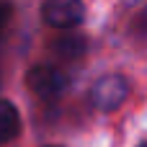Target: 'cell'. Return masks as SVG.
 <instances>
[{
	"instance_id": "8",
	"label": "cell",
	"mask_w": 147,
	"mask_h": 147,
	"mask_svg": "<svg viewBox=\"0 0 147 147\" xmlns=\"http://www.w3.org/2000/svg\"><path fill=\"white\" fill-rule=\"evenodd\" d=\"M140 147H147V142H142V145H140Z\"/></svg>"
},
{
	"instance_id": "5",
	"label": "cell",
	"mask_w": 147,
	"mask_h": 147,
	"mask_svg": "<svg viewBox=\"0 0 147 147\" xmlns=\"http://www.w3.org/2000/svg\"><path fill=\"white\" fill-rule=\"evenodd\" d=\"M52 49H54V54L57 57H62V59H80L83 54H85V36H80V34H65V36H59V39H54L52 41Z\"/></svg>"
},
{
	"instance_id": "1",
	"label": "cell",
	"mask_w": 147,
	"mask_h": 147,
	"mask_svg": "<svg viewBox=\"0 0 147 147\" xmlns=\"http://www.w3.org/2000/svg\"><path fill=\"white\" fill-rule=\"evenodd\" d=\"M67 75L54 65H34L26 72V88L39 98H57L67 90Z\"/></svg>"
},
{
	"instance_id": "7",
	"label": "cell",
	"mask_w": 147,
	"mask_h": 147,
	"mask_svg": "<svg viewBox=\"0 0 147 147\" xmlns=\"http://www.w3.org/2000/svg\"><path fill=\"white\" fill-rule=\"evenodd\" d=\"M10 16H13V8H10L8 3H0V34L8 28V21H10Z\"/></svg>"
},
{
	"instance_id": "2",
	"label": "cell",
	"mask_w": 147,
	"mask_h": 147,
	"mask_svg": "<svg viewBox=\"0 0 147 147\" xmlns=\"http://www.w3.org/2000/svg\"><path fill=\"white\" fill-rule=\"evenodd\" d=\"M41 18L47 26L59 28V31H70L75 26L83 23L85 18V5L83 0H44L41 5Z\"/></svg>"
},
{
	"instance_id": "4",
	"label": "cell",
	"mask_w": 147,
	"mask_h": 147,
	"mask_svg": "<svg viewBox=\"0 0 147 147\" xmlns=\"http://www.w3.org/2000/svg\"><path fill=\"white\" fill-rule=\"evenodd\" d=\"M21 134V114L16 109V103L10 101H0V145L13 142Z\"/></svg>"
},
{
	"instance_id": "3",
	"label": "cell",
	"mask_w": 147,
	"mask_h": 147,
	"mask_svg": "<svg viewBox=\"0 0 147 147\" xmlns=\"http://www.w3.org/2000/svg\"><path fill=\"white\" fill-rule=\"evenodd\" d=\"M129 83H127V78H121V75H106V78H101L96 85H93V90H90V103L98 109V111H114V109H119L127 98H129Z\"/></svg>"
},
{
	"instance_id": "6",
	"label": "cell",
	"mask_w": 147,
	"mask_h": 147,
	"mask_svg": "<svg viewBox=\"0 0 147 147\" xmlns=\"http://www.w3.org/2000/svg\"><path fill=\"white\" fill-rule=\"evenodd\" d=\"M134 34L137 36H147V8L134 18Z\"/></svg>"
}]
</instances>
